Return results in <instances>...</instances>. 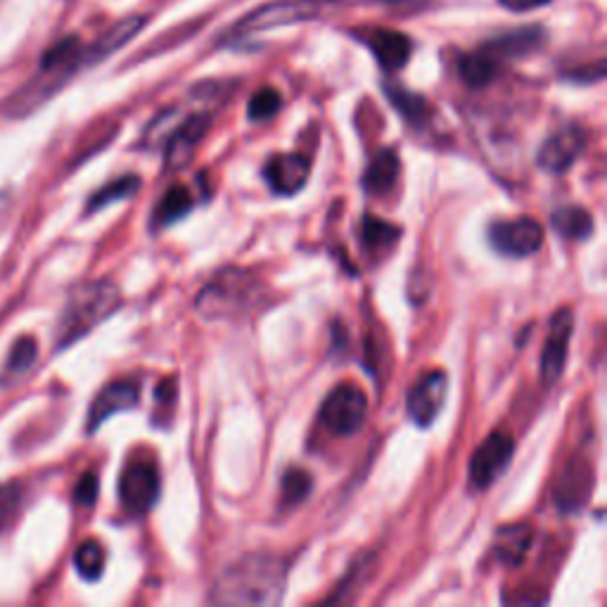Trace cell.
<instances>
[{
    "instance_id": "obj_1",
    "label": "cell",
    "mask_w": 607,
    "mask_h": 607,
    "mask_svg": "<svg viewBox=\"0 0 607 607\" xmlns=\"http://www.w3.org/2000/svg\"><path fill=\"white\" fill-rule=\"evenodd\" d=\"M287 565L271 553L244 556L214 582L209 600L214 605H278L285 596Z\"/></svg>"
},
{
    "instance_id": "obj_2",
    "label": "cell",
    "mask_w": 607,
    "mask_h": 607,
    "mask_svg": "<svg viewBox=\"0 0 607 607\" xmlns=\"http://www.w3.org/2000/svg\"><path fill=\"white\" fill-rule=\"evenodd\" d=\"M264 304V283L254 273L228 266L202 287L195 299L197 313L205 321H238Z\"/></svg>"
},
{
    "instance_id": "obj_3",
    "label": "cell",
    "mask_w": 607,
    "mask_h": 607,
    "mask_svg": "<svg viewBox=\"0 0 607 607\" xmlns=\"http://www.w3.org/2000/svg\"><path fill=\"white\" fill-rule=\"evenodd\" d=\"M122 307V293L119 287L110 280H98L77 287L69 295L67 307L57 321L55 342L57 350H67L81 337L89 335L100 323Z\"/></svg>"
},
{
    "instance_id": "obj_4",
    "label": "cell",
    "mask_w": 607,
    "mask_h": 607,
    "mask_svg": "<svg viewBox=\"0 0 607 607\" xmlns=\"http://www.w3.org/2000/svg\"><path fill=\"white\" fill-rule=\"evenodd\" d=\"M344 8V0H273L250 12L236 24V34L266 32V28L290 26L330 18Z\"/></svg>"
},
{
    "instance_id": "obj_5",
    "label": "cell",
    "mask_w": 607,
    "mask_h": 607,
    "mask_svg": "<svg viewBox=\"0 0 607 607\" xmlns=\"http://www.w3.org/2000/svg\"><path fill=\"white\" fill-rule=\"evenodd\" d=\"M368 415V399L364 389L344 382L332 389L321 406V423L337 437H352L364 427Z\"/></svg>"
},
{
    "instance_id": "obj_6",
    "label": "cell",
    "mask_w": 607,
    "mask_h": 607,
    "mask_svg": "<svg viewBox=\"0 0 607 607\" xmlns=\"http://www.w3.org/2000/svg\"><path fill=\"white\" fill-rule=\"evenodd\" d=\"M543 226L529 216H519V219L496 221L489 226V242L499 254L525 259L537 254L543 244Z\"/></svg>"
},
{
    "instance_id": "obj_7",
    "label": "cell",
    "mask_w": 607,
    "mask_h": 607,
    "mask_svg": "<svg viewBox=\"0 0 607 607\" xmlns=\"http://www.w3.org/2000/svg\"><path fill=\"white\" fill-rule=\"evenodd\" d=\"M162 480L148 460L128 462L119 480V499L128 515H146L159 499Z\"/></svg>"
},
{
    "instance_id": "obj_8",
    "label": "cell",
    "mask_w": 607,
    "mask_h": 607,
    "mask_svg": "<svg viewBox=\"0 0 607 607\" xmlns=\"http://www.w3.org/2000/svg\"><path fill=\"white\" fill-rule=\"evenodd\" d=\"M515 454V439L505 432H494L480 446H477L470 458V482L477 489H489L499 477L508 470Z\"/></svg>"
},
{
    "instance_id": "obj_9",
    "label": "cell",
    "mask_w": 607,
    "mask_h": 607,
    "mask_svg": "<svg viewBox=\"0 0 607 607\" xmlns=\"http://www.w3.org/2000/svg\"><path fill=\"white\" fill-rule=\"evenodd\" d=\"M594 484H596L594 458L586 454H576L568 462L565 472L560 474L558 486H556V503L565 513H580L588 503Z\"/></svg>"
},
{
    "instance_id": "obj_10",
    "label": "cell",
    "mask_w": 607,
    "mask_h": 607,
    "mask_svg": "<svg viewBox=\"0 0 607 607\" xmlns=\"http://www.w3.org/2000/svg\"><path fill=\"white\" fill-rule=\"evenodd\" d=\"M574 330L572 309H558L548 325V337L541 352V378L546 385H556L568 366V346Z\"/></svg>"
},
{
    "instance_id": "obj_11",
    "label": "cell",
    "mask_w": 607,
    "mask_h": 607,
    "mask_svg": "<svg viewBox=\"0 0 607 607\" xmlns=\"http://www.w3.org/2000/svg\"><path fill=\"white\" fill-rule=\"evenodd\" d=\"M446 394H449V375L444 370H432L423 380H417L406 401L413 423L417 427H430L435 423L446 403Z\"/></svg>"
},
{
    "instance_id": "obj_12",
    "label": "cell",
    "mask_w": 607,
    "mask_h": 607,
    "mask_svg": "<svg viewBox=\"0 0 607 607\" xmlns=\"http://www.w3.org/2000/svg\"><path fill=\"white\" fill-rule=\"evenodd\" d=\"M586 148V131L582 126L568 124L548 136L539 150V167L548 173H565Z\"/></svg>"
},
{
    "instance_id": "obj_13",
    "label": "cell",
    "mask_w": 607,
    "mask_h": 607,
    "mask_svg": "<svg viewBox=\"0 0 607 607\" xmlns=\"http://www.w3.org/2000/svg\"><path fill=\"white\" fill-rule=\"evenodd\" d=\"M311 159L301 152L276 154L264 167V179L276 195H297L309 181Z\"/></svg>"
},
{
    "instance_id": "obj_14",
    "label": "cell",
    "mask_w": 607,
    "mask_h": 607,
    "mask_svg": "<svg viewBox=\"0 0 607 607\" xmlns=\"http://www.w3.org/2000/svg\"><path fill=\"white\" fill-rule=\"evenodd\" d=\"M138 401H140V382L138 380L110 382L91 403V411H89V432H91V435L100 425L107 423L112 415L136 409Z\"/></svg>"
},
{
    "instance_id": "obj_15",
    "label": "cell",
    "mask_w": 607,
    "mask_h": 607,
    "mask_svg": "<svg viewBox=\"0 0 607 607\" xmlns=\"http://www.w3.org/2000/svg\"><path fill=\"white\" fill-rule=\"evenodd\" d=\"M211 117L209 114H193L191 119H185L181 126H176L171 131L167 140V152H164V167L167 169H183L199 146V140L205 138L209 131Z\"/></svg>"
},
{
    "instance_id": "obj_16",
    "label": "cell",
    "mask_w": 607,
    "mask_h": 607,
    "mask_svg": "<svg viewBox=\"0 0 607 607\" xmlns=\"http://www.w3.org/2000/svg\"><path fill=\"white\" fill-rule=\"evenodd\" d=\"M358 38L366 41V46L385 71H399L411 60V38L406 34L394 32V28H370V32L358 34Z\"/></svg>"
},
{
    "instance_id": "obj_17",
    "label": "cell",
    "mask_w": 607,
    "mask_h": 607,
    "mask_svg": "<svg viewBox=\"0 0 607 607\" xmlns=\"http://www.w3.org/2000/svg\"><path fill=\"white\" fill-rule=\"evenodd\" d=\"M146 22H148L146 14H128V18H124L114 26H110L107 32L93 43V46L83 48V67L103 62V60H107L112 53L122 50L128 41L136 38L142 32Z\"/></svg>"
},
{
    "instance_id": "obj_18",
    "label": "cell",
    "mask_w": 607,
    "mask_h": 607,
    "mask_svg": "<svg viewBox=\"0 0 607 607\" xmlns=\"http://www.w3.org/2000/svg\"><path fill=\"white\" fill-rule=\"evenodd\" d=\"M534 541V529L525 523L505 525L494 534V541H491V553L505 568H517L523 565L529 548Z\"/></svg>"
},
{
    "instance_id": "obj_19",
    "label": "cell",
    "mask_w": 607,
    "mask_h": 607,
    "mask_svg": "<svg viewBox=\"0 0 607 607\" xmlns=\"http://www.w3.org/2000/svg\"><path fill=\"white\" fill-rule=\"evenodd\" d=\"M397 179H399V154L392 148H387L373 157V162L364 173V187L368 195H385L392 191Z\"/></svg>"
},
{
    "instance_id": "obj_20",
    "label": "cell",
    "mask_w": 607,
    "mask_h": 607,
    "mask_svg": "<svg viewBox=\"0 0 607 607\" xmlns=\"http://www.w3.org/2000/svg\"><path fill=\"white\" fill-rule=\"evenodd\" d=\"M541 41H543V32L539 26H523V28H515L511 34L494 38L484 50L494 57H523L531 50H537L541 46Z\"/></svg>"
},
{
    "instance_id": "obj_21",
    "label": "cell",
    "mask_w": 607,
    "mask_h": 607,
    "mask_svg": "<svg viewBox=\"0 0 607 607\" xmlns=\"http://www.w3.org/2000/svg\"><path fill=\"white\" fill-rule=\"evenodd\" d=\"M193 209V197H191V191H187L185 185H173L169 187V191L164 193V197L159 199V205L152 214V226L154 230H162L171 224L181 221L183 216L191 214Z\"/></svg>"
},
{
    "instance_id": "obj_22",
    "label": "cell",
    "mask_w": 607,
    "mask_h": 607,
    "mask_svg": "<svg viewBox=\"0 0 607 607\" xmlns=\"http://www.w3.org/2000/svg\"><path fill=\"white\" fill-rule=\"evenodd\" d=\"M551 224L562 238L586 240L594 236V216L584 207H562L551 216Z\"/></svg>"
},
{
    "instance_id": "obj_23",
    "label": "cell",
    "mask_w": 607,
    "mask_h": 607,
    "mask_svg": "<svg viewBox=\"0 0 607 607\" xmlns=\"http://www.w3.org/2000/svg\"><path fill=\"white\" fill-rule=\"evenodd\" d=\"M458 71H460V79L466 81L470 89H484V85L494 81L499 65L494 55L482 50V53H472L462 57L458 62Z\"/></svg>"
},
{
    "instance_id": "obj_24",
    "label": "cell",
    "mask_w": 607,
    "mask_h": 607,
    "mask_svg": "<svg viewBox=\"0 0 607 607\" xmlns=\"http://www.w3.org/2000/svg\"><path fill=\"white\" fill-rule=\"evenodd\" d=\"M389 103H392L397 107V112L403 114V119L415 124V126H423L430 122V103L417 93H411L406 89H401V85H392L389 83L385 89Z\"/></svg>"
},
{
    "instance_id": "obj_25",
    "label": "cell",
    "mask_w": 607,
    "mask_h": 607,
    "mask_svg": "<svg viewBox=\"0 0 607 607\" xmlns=\"http://www.w3.org/2000/svg\"><path fill=\"white\" fill-rule=\"evenodd\" d=\"M401 238V228L378 219V216H366L364 224H360V240L368 250H382L392 248V244Z\"/></svg>"
},
{
    "instance_id": "obj_26",
    "label": "cell",
    "mask_w": 607,
    "mask_h": 607,
    "mask_svg": "<svg viewBox=\"0 0 607 607\" xmlns=\"http://www.w3.org/2000/svg\"><path fill=\"white\" fill-rule=\"evenodd\" d=\"M313 489V480L307 470L290 468L280 480V505L283 508H295L301 501H307Z\"/></svg>"
},
{
    "instance_id": "obj_27",
    "label": "cell",
    "mask_w": 607,
    "mask_h": 607,
    "mask_svg": "<svg viewBox=\"0 0 607 607\" xmlns=\"http://www.w3.org/2000/svg\"><path fill=\"white\" fill-rule=\"evenodd\" d=\"M75 565H77V572L83 576V580H89V582L100 580V576H103V570H105V548L93 539L83 541L75 553Z\"/></svg>"
},
{
    "instance_id": "obj_28",
    "label": "cell",
    "mask_w": 607,
    "mask_h": 607,
    "mask_svg": "<svg viewBox=\"0 0 607 607\" xmlns=\"http://www.w3.org/2000/svg\"><path fill=\"white\" fill-rule=\"evenodd\" d=\"M140 187V179L138 176H122L117 181L107 183L105 187H100V191L91 197L89 202V211H100L105 209L112 202H122L126 197H131L138 193Z\"/></svg>"
},
{
    "instance_id": "obj_29",
    "label": "cell",
    "mask_w": 607,
    "mask_h": 607,
    "mask_svg": "<svg viewBox=\"0 0 607 607\" xmlns=\"http://www.w3.org/2000/svg\"><path fill=\"white\" fill-rule=\"evenodd\" d=\"M280 107H283V95L276 89H268L266 85V89L256 91L250 100V119L252 122L271 119V117H276Z\"/></svg>"
},
{
    "instance_id": "obj_30",
    "label": "cell",
    "mask_w": 607,
    "mask_h": 607,
    "mask_svg": "<svg viewBox=\"0 0 607 607\" xmlns=\"http://www.w3.org/2000/svg\"><path fill=\"white\" fill-rule=\"evenodd\" d=\"M38 356V344L32 337H22L18 344L12 346L10 358H8V368L12 373H24L34 366V360Z\"/></svg>"
},
{
    "instance_id": "obj_31",
    "label": "cell",
    "mask_w": 607,
    "mask_h": 607,
    "mask_svg": "<svg viewBox=\"0 0 607 607\" xmlns=\"http://www.w3.org/2000/svg\"><path fill=\"white\" fill-rule=\"evenodd\" d=\"M22 501V486L20 484H3L0 486V534L8 527L10 517L18 513Z\"/></svg>"
},
{
    "instance_id": "obj_32",
    "label": "cell",
    "mask_w": 607,
    "mask_h": 607,
    "mask_svg": "<svg viewBox=\"0 0 607 607\" xmlns=\"http://www.w3.org/2000/svg\"><path fill=\"white\" fill-rule=\"evenodd\" d=\"M75 499L83 508H91V505L98 501V477L93 472L83 474L77 489H75Z\"/></svg>"
},
{
    "instance_id": "obj_33",
    "label": "cell",
    "mask_w": 607,
    "mask_h": 607,
    "mask_svg": "<svg viewBox=\"0 0 607 607\" xmlns=\"http://www.w3.org/2000/svg\"><path fill=\"white\" fill-rule=\"evenodd\" d=\"M546 3H551V0H501V5L513 10V12H527V10H534V8H541Z\"/></svg>"
}]
</instances>
